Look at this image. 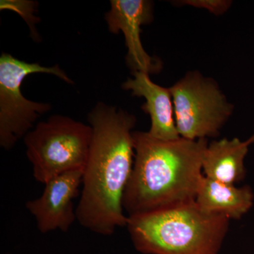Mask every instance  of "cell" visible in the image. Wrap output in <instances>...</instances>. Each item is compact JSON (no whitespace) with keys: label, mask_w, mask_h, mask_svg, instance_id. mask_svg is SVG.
I'll return each mask as SVG.
<instances>
[{"label":"cell","mask_w":254,"mask_h":254,"mask_svg":"<svg viewBox=\"0 0 254 254\" xmlns=\"http://www.w3.org/2000/svg\"><path fill=\"white\" fill-rule=\"evenodd\" d=\"M83 170H75L55 177L45 184L41 196L26 204L41 233L67 232L76 220L73 200L78 196Z\"/></svg>","instance_id":"obj_8"},{"label":"cell","mask_w":254,"mask_h":254,"mask_svg":"<svg viewBox=\"0 0 254 254\" xmlns=\"http://www.w3.org/2000/svg\"><path fill=\"white\" fill-rule=\"evenodd\" d=\"M93 135L76 208V220L90 231L110 236L126 227L123 199L134 162V115L98 103L88 115Z\"/></svg>","instance_id":"obj_1"},{"label":"cell","mask_w":254,"mask_h":254,"mask_svg":"<svg viewBox=\"0 0 254 254\" xmlns=\"http://www.w3.org/2000/svg\"><path fill=\"white\" fill-rule=\"evenodd\" d=\"M153 5L148 0H111L110 11L105 14L110 32L122 31L125 36L127 64L133 73L151 74L162 69L161 61L145 52L141 40V26L153 20Z\"/></svg>","instance_id":"obj_7"},{"label":"cell","mask_w":254,"mask_h":254,"mask_svg":"<svg viewBox=\"0 0 254 254\" xmlns=\"http://www.w3.org/2000/svg\"><path fill=\"white\" fill-rule=\"evenodd\" d=\"M229 226L226 217L205 212L193 200L128 216L126 227L143 254H218Z\"/></svg>","instance_id":"obj_3"},{"label":"cell","mask_w":254,"mask_h":254,"mask_svg":"<svg viewBox=\"0 0 254 254\" xmlns=\"http://www.w3.org/2000/svg\"><path fill=\"white\" fill-rule=\"evenodd\" d=\"M133 141L134 162L123 199L128 216L195 200L208 139L163 141L136 131Z\"/></svg>","instance_id":"obj_2"},{"label":"cell","mask_w":254,"mask_h":254,"mask_svg":"<svg viewBox=\"0 0 254 254\" xmlns=\"http://www.w3.org/2000/svg\"><path fill=\"white\" fill-rule=\"evenodd\" d=\"M180 4L190 5L198 9L208 10L209 12L219 16L226 12L232 4L231 1L226 0H188L178 1Z\"/></svg>","instance_id":"obj_13"},{"label":"cell","mask_w":254,"mask_h":254,"mask_svg":"<svg viewBox=\"0 0 254 254\" xmlns=\"http://www.w3.org/2000/svg\"><path fill=\"white\" fill-rule=\"evenodd\" d=\"M252 139H253V141L254 142V134L253 135V136H252Z\"/></svg>","instance_id":"obj_14"},{"label":"cell","mask_w":254,"mask_h":254,"mask_svg":"<svg viewBox=\"0 0 254 254\" xmlns=\"http://www.w3.org/2000/svg\"><path fill=\"white\" fill-rule=\"evenodd\" d=\"M133 78H128L123 88L131 91L132 95L145 98L141 109L150 115L151 125L148 133L163 141L180 138L175 123V108L170 88L159 86L152 81L149 74L144 72L132 73Z\"/></svg>","instance_id":"obj_9"},{"label":"cell","mask_w":254,"mask_h":254,"mask_svg":"<svg viewBox=\"0 0 254 254\" xmlns=\"http://www.w3.org/2000/svg\"><path fill=\"white\" fill-rule=\"evenodd\" d=\"M37 4L31 1H16V0H1L0 4V9H10L16 11L21 15L25 21L31 28L32 33L36 34L35 31V23L39 21L40 18H37L33 15Z\"/></svg>","instance_id":"obj_12"},{"label":"cell","mask_w":254,"mask_h":254,"mask_svg":"<svg viewBox=\"0 0 254 254\" xmlns=\"http://www.w3.org/2000/svg\"><path fill=\"white\" fill-rule=\"evenodd\" d=\"M195 201L205 212L240 220L253 207L254 193L250 186L237 187L204 176Z\"/></svg>","instance_id":"obj_11"},{"label":"cell","mask_w":254,"mask_h":254,"mask_svg":"<svg viewBox=\"0 0 254 254\" xmlns=\"http://www.w3.org/2000/svg\"><path fill=\"white\" fill-rule=\"evenodd\" d=\"M252 138L241 141L238 138H222L208 144L203 159L205 177L223 183L235 185L247 175L245 160Z\"/></svg>","instance_id":"obj_10"},{"label":"cell","mask_w":254,"mask_h":254,"mask_svg":"<svg viewBox=\"0 0 254 254\" xmlns=\"http://www.w3.org/2000/svg\"><path fill=\"white\" fill-rule=\"evenodd\" d=\"M92 135L90 125L63 115L37 123L23 138L35 180L45 185L63 174L84 170Z\"/></svg>","instance_id":"obj_4"},{"label":"cell","mask_w":254,"mask_h":254,"mask_svg":"<svg viewBox=\"0 0 254 254\" xmlns=\"http://www.w3.org/2000/svg\"><path fill=\"white\" fill-rule=\"evenodd\" d=\"M170 90L177 131L182 138L217 137L233 113V105L228 103L218 83L198 71L187 73Z\"/></svg>","instance_id":"obj_6"},{"label":"cell","mask_w":254,"mask_h":254,"mask_svg":"<svg viewBox=\"0 0 254 254\" xmlns=\"http://www.w3.org/2000/svg\"><path fill=\"white\" fill-rule=\"evenodd\" d=\"M49 73L66 83L73 81L58 66H41L16 59L2 53L0 57V145L10 150L16 142L34 128L38 119L51 109L49 103L26 99L21 91V83L33 73Z\"/></svg>","instance_id":"obj_5"}]
</instances>
